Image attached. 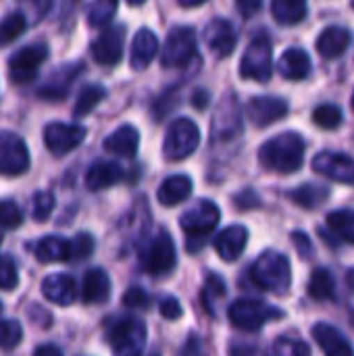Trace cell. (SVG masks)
Returning a JSON list of instances; mask_svg holds the SVG:
<instances>
[{
	"mask_svg": "<svg viewBox=\"0 0 354 356\" xmlns=\"http://www.w3.org/2000/svg\"><path fill=\"white\" fill-rule=\"evenodd\" d=\"M259 161L265 169L277 173H294L303 167L305 161V140L300 134L286 131L269 142H265L259 150Z\"/></svg>",
	"mask_w": 354,
	"mask_h": 356,
	"instance_id": "6da1fadb",
	"label": "cell"
},
{
	"mask_svg": "<svg viewBox=\"0 0 354 356\" xmlns=\"http://www.w3.org/2000/svg\"><path fill=\"white\" fill-rule=\"evenodd\" d=\"M250 277H252L255 286H259L265 292L286 294L290 290V284H292L290 261L282 252L267 250L265 254H261L255 261V265L250 269Z\"/></svg>",
	"mask_w": 354,
	"mask_h": 356,
	"instance_id": "7a4b0ae2",
	"label": "cell"
},
{
	"mask_svg": "<svg viewBox=\"0 0 354 356\" xmlns=\"http://www.w3.org/2000/svg\"><path fill=\"white\" fill-rule=\"evenodd\" d=\"M219 219L221 211L213 200H200L182 217V229L188 238L190 252H198L207 244V238L213 234Z\"/></svg>",
	"mask_w": 354,
	"mask_h": 356,
	"instance_id": "3957f363",
	"label": "cell"
},
{
	"mask_svg": "<svg viewBox=\"0 0 354 356\" xmlns=\"http://www.w3.org/2000/svg\"><path fill=\"white\" fill-rule=\"evenodd\" d=\"M106 342L115 355H140L146 346V325L134 317L115 319L106 327Z\"/></svg>",
	"mask_w": 354,
	"mask_h": 356,
	"instance_id": "277c9868",
	"label": "cell"
},
{
	"mask_svg": "<svg viewBox=\"0 0 354 356\" xmlns=\"http://www.w3.org/2000/svg\"><path fill=\"white\" fill-rule=\"evenodd\" d=\"M227 317L232 321L234 327L242 330V332H259L265 323L273 321V319H282L284 313L280 309H273L261 300H236L230 311Z\"/></svg>",
	"mask_w": 354,
	"mask_h": 356,
	"instance_id": "5b68a950",
	"label": "cell"
},
{
	"mask_svg": "<svg viewBox=\"0 0 354 356\" xmlns=\"http://www.w3.org/2000/svg\"><path fill=\"white\" fill-rule=\"evenodd\" d=\"M200 144V129L192 119H175L169 125L163 154L167 161H184L188 159Z\"/></svg>",
	"mask_w": 354,
	"mask_h": 356,
	"instance_id": "8992f818",
	"label": "cell"
},
{
	"mask_svg": "<svg viewBox=\"0 0 354 356\" xmlns=\"http://www.w3.org/2000/svg\"><path fill=\"white\" fill-rule=\"evenodd\" d=\"M273 71V48L267 35H257L240 63V75L252 81H269Z\"/></svg>",
	"mask_w": 354,
	"mask_h": 356,
	"instance_id": "52a82bcc",
	"label": "cell"
},
{
	"mask_svg": "<svg viewBox=\"0 0 354 356\" xmlns=\"http://www.w3.org/2000/svg\"><path fill=\"white\" fill-rule=\"evenodd\" d=\"M175 244L165 229H159L142 254V269L152 277H163L175 269Z\"/></svg>",
	"mask_w": 354,
	"mask_h": 356,
	"instance_id": "ba28073f",
	"label": "cell"
},
{
	"mask_svg": "<svg viewBox=\"0 0 354 356\" xmlns=\"http://www.w3.org/2000/svg\"><path fill=\"white\" fill-rule=\"evenodd\" d=\"M48 58V46L38 42L23 46L8 60V77L17 86H27L35 79L40 65Z\"/></svg>",
	"mask_w": 354,
	"mask_h": 356,
	"instance_id": "9c48e42d",
	"label": "cell"
},
{
	"mask_svg": "<svg viewBox=\"0 0 354 356\" xmlns=\"http://www.w3.org/2000/svg\"><path fill=\"white\" fill-rule=\"evenodd\" d=\"M196 56V31L192 27H173L161 52L163 67L177 69Z\"/></svg>",
	"mask_w": 354,
	"mask_h": 356,
	"instance_id": "30bf717a",
	"label": "cell"
},
{
	"mask_svg": "<svg viewBox=\"0 0 354 356\" xmlns=\"http://www.w3.org/2000/svg\"><path fill=\"white\" fill-rule=\"evenodd\" d=\"M86 127L75 123H50L44 129V144L54 156H65L73 152L86 140Z\"/></svg>",
	"mask_w": 354,
	"mask_h": 356,
	"instance_id": "8fae6325",
	"label": "cell"
},
{
	"mask_svg": "<svg viewBox=\"0 0 354 356\" xmlns=\"http://www.w3.org/2000/svg\"><path fill=\"white\" fill-rule=\"evenodd\" d=\"M29 169V150L13 131H0V173L21 175Z\"/></svg>",
	"mask_w": 354,
	"mask_h": 356,
	"instance_id": "7c38bea8",
	"label": "cell"
},
{
	"mask_svg": "<svg viewBox=\"0 0 354 356\" xmlns=\"http://www.w3.org/2000/svg\"><path fill=\"white\" fill-rule=\"evenodd\" d=\"M242 131V117H240V108H238V98L227 94L219 106V111L213 117V125H211V138L213 142H227L234 140L236 136H240Z\"/></svg>",
	"mask_w": 354,
	"mask_h": 356,
	"instance_id": "4fadbf2b",
	"label": "cell"
},
{
	"mask_svg": "<svg viewBox=\"0 0 354 356\" xmlns=\"http://www.w3.org/2000/svg\"><path fill=\"white\" fill-rule=\"evenodd\" d=\"M123 42H125V27L113 25L106 27L90 46V52L96 63L100 65H117L123 56Z\"/></svg>",
	"mask_w": 354,
	"mask_h": 356,
	"instance_id": "5bb4252c",
	"label": "cell"
},
{
	"mask_svg": "<svg viewBox=\"0 0 354 356\" xmlns=\"http://www.w3.org/2000/svg\"><path fill=\"white\" fill-rule=\"evenodd\" d=\"M313 169L338 184H354V161L344 152H319L313 159Z\"/></svg>",
	"mask_w": 354,
	"mask_h": 356,
	"instance_id": "9a60e30c",
	"label": "cell"
},
{
	"mask_svg": "<svg viewBox=\"0 0 354 356\" xmlns=\"http://www.w3.org/2000/svg\"><path fill=\"white\" fill-rule=\"evenodd\" d=\"M246 113L257 127H267L288 115V102L277 96H257L248 102Z\"/></svg>",
	"mask_w": 354,
	"mask_h": 356,
	"instance_id": "2e32d148",
	"label": "cell"
},
{
	"mask_svg": "<svg viewBox=\"0 0 354 356\" xmlns=\"http://www.w3.org/2000/svg\"><path fill=\"white\" fill-rule=\"evenodd\" d=\"M204 42L215 56L225 58L234 52L238 35H236L234 25L227 19H215L204 29Z\"/></svg>",
	"mask_w": 354,
	"mask_h": 356,
	"instance_id": "e0dca14e",
	"label": "cell"
},
{
	"mask_svg": "<svg viewBox=\"0 0 354 356\" xmlns=\"http://www.w3.org/2000/svg\"><path fill=\"white\" fill-rule=\"evenodd\" d=\"M248 244V229L242 225H232L225 227L217 240H215V250L219 252V257L227 263H234L242 257V252L246 250Z\"/></svg>",
	"mask_w": 354,
	"mask_h": 356,
	"instance_id": "ac0fdd59",
	"label": "cell"
},
{
	"mask_svg": "<svg viewBox=\"0 0 354 356\" xmlns=\"http://www.w3.org/2000/svg\"><path fill=\"white\" fill-rule=\"evenodd\" d=\"M42 294L58 307H69L77 298V286L71 275L54 273L42 282Z\"/></svg>",
	"mask_w": 354,
	"mask_h": 356,
	"instance_id": "d6986e66",
	"label": "cell"
},
{
	"mask_svg": "<svg viewBox=\"0 0 354 356\" xmlns=\"http://www.w3.org/2000/svg\"><path fill=\"white\" fill-rule=\"evenodd\" d=\"M313 340L330 356H351L354 353L346 336L330 323H317L313 327Z\"/></svg>",
	"mask_w": 354,
	"mask_h": 356,
	"instance_id": "ffe728a7",
	"label": "cell"
},
{
	"mask_svg": "<svg viewBox=\"0 0 354 356\" xmlns=\"http://www.w3.org/2000/svg\"><path fill=\"white\" fill-rule=\"evenodd\" d=\"M156 52H159V38H156V33L144 27L134 38L129 63H131V67L136 71H144L152 63V58L156 56Z\"/></svg>",
	"mask_w": 354,
	"mask_h": 356,
	"instance_id": "44dd1931",
	"label": "cell"
},
{
	"mask_svg": "<svg viewBox=\"0 0 354 356\" xmlns=\"http://www.w3.org/2000/svg\"><path fill=\"white\" fill-rule=\"evenodd\" d=\"M351 46V31L342 25H332L321 31L317 38V52L323 58H338Z\"/></svg>",
	"mask_w": 354,
	"mask_h": 356,
	"instance_id": "7402d4cb",
	"label": "cell"
},
{
	"mask_svg": "<svg viewBox=\"0 0 354 356\" xmlns=\"http://www.w3.org/2000/svg\"><path fill=\"white\" fill-rule=\"evenodd\" d=\"M277 69H280V73L286 79L300 81V79H307L309 77L313 65H311V56L307 54V50H303V48H288L280 56Z\"/></svg>",
	"mask_w": 354,
	"mask_h": 356,
	"instance_id": "603a6c76",
	"label": "cell"
},
{
	"mask_svg": "<svg viewBox=\"0 0 354 356\" xmlns=\"http://www.w3.org/2000/svg\"><path fill=\"white\" fill-rule=\"evenodd\" d=\"M81 69H83L81 63L58 69V71H56V73L38 90V96H40L42 100H61V98H65L67 92H69L71 81L81 73Z\"/></svg>",
	"mask_w": 354,
	"mask_h": 356,
	"instance_id": "cb8c5ba5",
	"label": "cell"
},
{
	"mask_svg": "<svg viewBox=\"0 0 354 356\" xmlns=\"http://www.w3.org/2000/svg\"><path fill=\"white\" fill-rule=\"evenodd\" d=\"M111 296V280L104 269L94 267L83 275L81 298L86 305H102Z\"/></svg>",
	"mask_w": 354,
	"mask_h": 356,
	"instance_id": "d4e9b609",
	"label": "cell"
},
{
	"mask_svg": "<svg viewBox=\"0 0 354 356\" xmlns=\"http://www.w3.org/2000/svg\"><path fill=\"white\" fill-rule=\"evenodd\" d=\"M35 257L40 263H67L73 261V246L71 240L61 236H46L35 246Z\"/></svg>",
	"mask_w": 354,
	"mask_h": 356,
	"instance_id": "484cf974",
	"label": "cell"
},
{
	"mask_svg": "<svg viewBox=\"0 0 354 356\" xmlns=\"http://www.w3.org/2000/svg\"><path fill=\"white\" fill-rule=\"evenodd\" d=\"M140 146V131L134 125H121L104 140V150L117 156H134Z\"/></svg>",
	"mask_w": 354,
	"mask_h": 356,
	"instance_id": "4316f807",
	"label": "cell"
},
{
	"mask_svg": "<svg viewBox=\"0 0 354 356\" xmlns=\"http://www.w3.org/2000/svg\"><path fill=\"white\" fill-rule=\"evenodd\" d=\"M121 177H123V169L117 163L98 161V163H94L88 169V173H86V186L92 192H98V190H104V188L115 186L117 181H121Z\"/></svg>",
	"mask_w": 354,
	"mask_h": 356,
	"instance_id": "83f0119b",
	"label": "cell"
},
{
	"mask_svg": "<svg viewBox=\"0 0 354 356\" xmlns=\"http://www.w3.org/2000/svg\"><path fill=\"white\" fill-rule=\"evenodd\" d=\"M190 192H192V179L188 175H171L161 184L156 198L163 207H177L190 196Z\"/></svg>",
	"mask_w": 354,
	"mask_h": 356,
	"instance_id": "f1b7e54d",
	"label": "cell"
},
{
	"mask_svg": "<svg viewBox=\"0 0 354 356\" xmlns=\"http://www.w3.org/2000/svg\"><path fill=\"white\" fill-rule=\"evenodd\" d=\"M271 13L282 25H296L307 17V0H273Z\"/></svg>",
	"mask_w": 354,
	"mask_h": 356,
	"instance_id": "f546056e",
	"label": "cell"
},
{
	"mask_svg": "<svg viewBox=\"0 0 354 356\" xmlns=\"http://www.w3.org/2000/svg\"><path fill=\"white\" fill-rule=\"evenodd\" d=\"M328 198H330V190L319 184H305V186L296 188L294 192H290V200L307 211L319 209Z\"/></svg>",
	"mask_w": 354,
	"mask_h": 356,
	"instance_id": "4dcf8cb0",
	"label": "cell"
},
{
	"mask_svg": "<svg viewBox=\"0 0 354 356\" xmlns=\"http://www.w3.org/2000/svg\"><path fill=\"white\" fill-rule=\"evenodd\" d=\"M309 294L311 298L323 302V300H334L336 298V280L332 275L330 269H323V267H317L313 273H311V280H309Z\"/></svg>",
	"mask_w": 354,
	"mask_h": 356,
	"instance_id": "1f68e13d",
	"label": "cell"
},
{
	"mask_svg": "<svg viewBox=\"0 0 354 356\" xmlns=\"http://www.w3.org/2000/svg\"><path fill=\"white\" fill-rule=\"evenodd\" d=\"M225 294H227L225 282H223L219 275L211 273V275L207 277L204 288H202V294H200L202 307L207 309V313H209V315H213V317H215V315L219 313V302L225 298Z\"/></svg>",
	"mask_w": 354,
	"mask_h": 356,
	"instance_id": "d6a6232c",
	"label": "cell"
},
{
	"mask_svg": "<svg viewBox=\"0 0 354 356\" xmlns=\"http://www.w3.org/2000/svg\"><path fill=\"white\" fill-rule=\"evenodd\" d=\"M328 227L340 236L342 240L346 242H353L354 244V211L353 209H340V211H334L328 215L325 219Z\"/></svg>",
	"mask_w": 354,
	"mask_h": 356,
	"instance_id": "836d02e7",
	"label": "cell"
},
{
	"mask_svg": "<svg viewBox=\"0 0 354 356\" xmlns=\"http://www.w3.org/2000/svg\"><path fill=\"white\" fill-rule=\"evenodd\" d=\"M104 96H106V90H104L102 86H96V83L86 86V88L79 92L77 100H75V108H73L75 117H83V115L92 113L94 106H96L100 100H104Z\"/></svg>",
	"mask_w": 354,
	"mask_h": 356,
	"instance_id": "e575fe53",
	"label": "cell"
},
{
	"mask_svg": "<svg viewBox=\"0 0 354 356\" xmlns=\"http://www.w3.org/2000/svg\"><path fill=\"white\" fill-rule=\"evenodd\" d=\"M27 23L25 17L21 13H10L0 21V46H6L10 42H15L19 35H23Z\"/></svg>",
	"mask_w": 354,
	"mask_h": 356,
	"instance_id": "d590c367",
	"label": "cell"
},
{
	"mask_svg": "<svg viewBox=\"0 0 354 356\" xmlns=\"http://www.w3.org/2000/svg\"><path fill=\"white\" fill-rule=\"evenodd\" d=\"M313 121L321 129H338L344 121V113L336 104H321L313 113Z\"/></svg>",
	"mask_w": 354,
	"mask_h": 356,
	"instance_id": "8d00e7d4",
	"label": "cell"
},
{
	"mask_svg": "<svg viewBox=\"0 0 354 356\" xmlns=\"http://www.w3.org/2000/svg\"><path fill=\"white\" fill-rule=\"evenodd\" d=\"M117 6H119V0H94L92 6H90V13H88V21L92 27H102L106 25L115 13H117Z\"/></svg>",
	"mask_w": 354,
	"mask_h": 356,
	"instance_id": "74e56055",
	"label": "cell"
},
{
	"mask_svg": "<svg viewBox=\"0 0 354 356\" xmlns=\"http://www.w3.org/2000/svg\"><path fill=\"white\" fill-rule=\"evenodd\" d=\"M23 340V327L15 319H2L0 321V348L2 350H13L21 344Z\"/></svg>",
	"mask_w": 354,
	"mask_h": 356,
	"instance_id": "f35d334b",
	"label": "cell"
},
{
	"mask_svg": "<svg viewBox=\"0 0 354 356\" xmlns=\"http://www.w3.org/2000/svg\"><path fill=\"white\" fill-rule=\"evenodd\" d=\"M54 204H56V200H54L52 192H38L31 200V217L35 221H46L52 215Z\"/></svg>",
	"mask_w": 354,
	"mask_h": 356,
	"instance_id": "ab89813d",
	"label": "cell"
},
{
	"mask_svg": "<svg viewBox=\"0 0 354 356\" xmlns=\"http://www.w3.org/2000/svg\"><path fill=\"white\" fill-rule=\"evenodd\" d=\"M21 221V209L13 200H0V229H17Z\"/></svg>",
	"mask_w": 354,
	"mask_h": 356,
	"instance_id": "60d3db41",
	"label": "cell"
},
{
	"mask_svg": "<svg viewBox=\"0 0 354 356\" xmlns=\"http://www.w3.org/2000/svg\"><path fill=\"white\" fill-rule=\"evenodd\" d=\"M273 353L284 356H307L311 355V348L298 338H280L273 346Z\"/></svg>",
	"mask_w": 354,
	"mask_h": 356,
	"instance_id": "b9f144b4",
	"label": "cell"
},
{
	"mask_svg": "<svg viewBox=\"0 0 354 356\" xmlns=\"http://www.w3.org/2000/svg\"><path fill=\"white\" fill-rule=\"evenodd\" d=\"M19 284V275H17V267L8 257H0V290H15Z\"/></svg>",
	"mask_w": 354,
	"mask_h": 356,
	"instance_id": "7bdbcfd3",
	"label": "cell"
},
{
	"mask_svg": "<svg viewBox=\"0 0 354 356\" xmlns=\"http://www.w3.org/2000/svg\"><path fill=\"white\" fill-rule=\"evenodd\" d=\"M73 246V261H86L94 252V238L90 234H79L75 240H71Z\"/></svg>",
	"mask_w": 354,
	"mask_h": 356,
	"instance_id": "ee69618b",
	"label": "cell"
},
{
	"mask_svg": "<svg viewBox=\"0 0 354 356\" xmlns=\"http://www.w3.org/2000/svg\"><path fill=\"white\" fill-rule=\"evenodd\" d=\"M123 305L127 309H148L150 307V296L142 290V288H129L123 294Z\"/></svg>",
	"mask_w": 354,
	"mask_h": 356,
	"instance_id": "f6af8a7d",
	"label": "cell"
},
{
	"mask_svg": "<svg viewBox=\"0 0 354 356\" xmlns=\"http://www.w3.org/2000/svg\"><path fill=\"white\" fill-rule=\"evenodd\" d=\"M159 311H161V315H163L165 319H169V321H177V319L184 315V309H182L179 300H177L175 296L163 298L161 305H159Z\"/></svg>",
	"mask_w": 354,
	"mask_h": 356,
	"instance_id": "bcb514c9",
	"label": "cell"
},
{
	"mask_svg": "<svg viewBox=\"0 0 354 356\" xmlns=\"http://www.w3.org/2000/svg\"><path fill=\"white\" fill-rule=\"evenodd\" d=\"M292 244L296 246L303 261H309L315 254V248H313V244H311V240H309V236L305 232H294L292 234Z\"/></svg>",
	"mask_w": 354,
	"mask_h": 356,
	"instance_id": "7dc6e473",
	"label": "cell"
},
{
	"mask_svg": "<svg viewBox=\"0 0 354 356\" xmlns=\"http://www.w3.org/2000/svg\"><path fill=\"white\" fill-rule=\"evenodd\" d=\"M236 4H238L240 13H242L244 17H252L255 13H259L263 0H236Z\"/></svg>",
	"mask_w": 354,
	"mask_h": 356,
	"instance_id": "c3c4849f",
	"label": "cell"
},
{
	"mask_svg": "<svg viewBox=\"0 0 354 356\" xmlns=\"http://www.w3.org/2000/svg\"><path fill=\"white\" fill-rule=\"evenodd\" d=\"M192 104L198 111H204L209 106V92L207 90H196V94L192 96Z\"/></svg>",
	"mask_w": 354,
	"mask_h": 356,
	"instance_id": "681fc988",
	"label": "cell"
},
{
	"mask_svg": "<svg viewBox=\"0 0 354 356\" xmlns=\"http://www.w3.org/2000/svg\"><path fill=\"white\" fill-rule=\"evenodd\" d=\"M35 355H54V356H58L61 355V350L56 348V346H52V344H46V346H38L35 348Z\"/></svg>",
	"mask_w": 354,
	"mask_h": 356,
	"instance_id": "f907efd6",
	"label": "cell"
},
{
	"mask_svg": "<svg viewBox=\"0 0 354 356\" xmlns=\"http://www.w3.org/2000/svg\"><path fill=\"white\" fill-rule=\"evenodd\" d=\"M182 6H188V8H192V6H198V4H202V2H207V0H177Z\"/></svg>",
	"mask_w": 354,
	"mask_h": 356,
	"instance_id": "816d5d0a",
	"label": "cell"
},
{
	"mask_svg": "<svg viewBox=\"0 0 354 356\" xmlns=\"http://www.w3.org/2000/svg\"><path fill=\"white\" fill-rule=\"evenodd\" d=\"M146 0H127V4H131V6H140V4H144Z\"/></svg>",
	"mask_w": 354,
	"mask_h": 356,
	"instance_id": "f5cc1de1",
	"label": "cell"
},
{
	"mask_svg": "<svg viewBox=\"0 0 354 356\" xmlns=\"http://www.w3.org/2000/svg\"><path fill=\"white\" fill-rule=\"evenodd\" d=\"M0 242H2V229H0Z\"/></svg>",
	"mask_w": 354,
	"mask_h": 356,
	"instance_id": "db71d44e",
	"label": "cell"
},
{
	"mask_svg": "<svg viewBox=\"0 0 354 356\" xmlns=\"http://www.w3.org/2000/svg\"><path fill=\"white\" fill-rule=\"evenodd\" d=\"M353 111H354V94H353Z\"/></svg>",
	"mask_w": 354,
	"mask_h": 356,
	"instance_id": "11a10c76",
	"label": "cell"
},
{
	"mask_svg": "<svg viewBox=\"0 0 354 356\" xmlns=\"http://www.w3.org/2000/svg\"><path fill=\"white\" fill-rule=\"evenodd\" d=\"M0 313H2V302H0Z\"/></svg>",
	"mask_w": 354,
	"mask_h": 356,
	"instance_id": "9f6ffc18",
	"label": "cell"
},
{
	"mask_svg": "<svg viewBox=\"0 0 354 356\" xmlns=\"http://www.w3.org/2000/svg\"><path fill=\"white\" fill-rule=\"evenodd\" d=\"M353 8H354V0H353Z\"/></svg>",
	"mask_w": 354,
	"mask_h": 356,
	"instance_id": "6f0895ef",
	"label": "cell"
}]
</instances>
